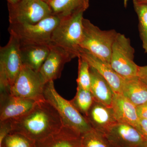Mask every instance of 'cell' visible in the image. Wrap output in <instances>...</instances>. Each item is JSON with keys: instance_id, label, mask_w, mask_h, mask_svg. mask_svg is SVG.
I'll list each match as a JSON object with an SVG mask.
<instances>
[{"instance_id": "6da1fadb", "label": "cell", "mask_w": 147, "mask_h": 147, "mask_svg": "<svg viewBox=\"0 0 147 147\" xmlns=\"http://www.w3.org/2000/svg\"><path fill=\"white\" fill-rule=\"evenodd\" d=\"M10 121V133L23 134L35 142L57 132L64 125L57 111L45 100L37 101L26 114Z\"/></svg>"}, {"instance_id": "7a4b0ae2", "label": "cell", "mask_w": 147, "mask_h": 147, "mask_svg": "<svg viewBox=\"0 0 147 147\" xmlns=\"http://www.w3.org/2000/svg\"><path fill=\"white\" fill-rule=\"evenodd\" d=\"M118 34L115 30H102L84 18L80 47L110 64L112 47Z\"/></svg>"}, {"instance_id": "3957f363", "label": "cell", "mask_w": 147, "mask_h": 147, "mask_svg": "<svg viewBox=\"0 0 147 147\" xmlns=\"http://www.w3.org/2000/svg\"><path fill=\"white\" fill-rule=\"evenodd\" d=\"M43 96L57 111L64 125L70 127L81 136L93 129L85 117L70 101L66 100L58 93L55 89L54 81L45 84Z\"/></svg>"}, {"instance_id": "277c9868", "label": "cell", "mask_w": 147, "mask_h": 147, "mask_svg": "<svg viewBox=\"0 0 147 147\" xmlns=\"http://www.w3.org/2000/svg\"><path fill=\"white\" fill-rule=\"evenodd\" d=\"M60 21L55 15L48 16L34 24H9L8 31L21 45H50L52 33Z\"/></svg>"}, {"instance_id": "5b68a950", "label": "cell", "mask_w": 147, "mask_h": 147, "mask_svg": "<svg viewBox=\"0 0 147 147\" xmlns=\"http://www.w3.org/2000/svg\"><path fill=\"white\" fill-rule=\"evenodd\" d=\"M84 13L60 18L59 24L53 31L51 43L59 46L78 57L80 42L83 34Z\"/></svg>"}, {"instance_id": "8992f818", "label": "cell", "mask_w": 147, "mask_h": 147, "mask_svg": "<svg viewBox=\"0 0 147 147\" xmlns=\"http://www.w3.org/2000/svg\"><path fill=\"white\" fill-rule=\"evenodd\" d=\"M20 44L10 35L5 46L0 47V91L10 92L23 65L20 51Z\"/></svg>"}, {"instance_id": "52a82bcc", "label": "cell", "mask_w": 147, "mask_h": 147, "mask_svg": "<svg viewBox=\"0 0 147 147\" xmlns=\"http://www.w3.org/2000/svg\"><path fill=\"white\" fill-rule=\"evenodd\" d=\"M134 53L129 38L118 33L112 47L110 64L125 80L137 77L139 66L134 61Z\"/></svg>"}, {"instance_id": "ba28073f", "label": "cell", "mask_w": 147, "mask_h": 147, "mask_svg": "<svg viewBox=\"0 0 147 147\" xmlns=\"http://www.w3.org/2000/svg\"><path fill=\"white\" fill-rule=\"evenodd\" d=\"M7 6L9 24H34L52 15L49 5L42 0H20Z\"/></svg>"}, {"instance_id": "9c48e42d", "label": "cell", "mask_w": 147, "mask_h": 147, "mask_svg": "<svg viewBox=\"0 0 147 147\" xmlns=\"http://www.w3.org/2000/svg\"><path fill=\"white\" fill-rule=\"evenodd\" d=\"M45 84L38 72L23 65L20 72L10 89L13 96L36 101L45 100L43 96Z\"/></svg>"}, {"instance_id": "30bf717a", "label": "cell", "mask_w": 147, "mask_h": 147, "mask_svg": "<svg viewBox=\"0 0 147 147\" xmlns=\"http://www.w3.org/2000/svg\"><path fill=\"white\" fill-rule=\"evenodd\" d=\"M50 51L38 73L44 84L60 78L65 65L74 56L59 46L51 43Z\"/></svg>"}, {"instance_id": "8fae6325", "label": "cell", "mask_w": 147, "mask_h": 147, "mask_svg": "<svg viewBox=\"0 0 147 147\" xmlns=\"http://www.w3.org/2000/svg\"><path fill=\"white\" fill-rule=\"evenodd\" d=\"M115 147H146L147 139L137 129L118 123L105 134Z\"/></svg>"}, {"instance_id": "7c38bea8", "label": "cell", "mask_w": 147, "mask_h": 147, "mask_svg": "<svg viewBox=\"0 0 147 147\" xmlns=\"http://www.w3.org/2000/svg\"><path fill=\"white\" fill-rule=\"evenodd\" d=\"M0 92V121L22 117L31 110L37 102L15 97L9 92Z\"/></svg>"}, {"instance_id": "4fadbf2b", "label": "cell", "mask_w": 147, "mask_h": 147, "mask_svg": "<svg viewBox=\"0 0 147 147\" xmlns=\"http://www.w3.org/2000/svg\"><path fill=\"white\" fill-rule=\"evenodd\" d=\"M85 117L93 129L104 134L118 123L112 107L94 100Z\"/></svg>"}, {"instance_id": "5bb4252c", "label": "cell", "mask_w": 147, "mask_h": 147, "mask_svg": "<svg viewBox=\"0 0 147 147\" xmlns=\"http://www.w3.org/2000/svg\"><path fill=\"white\" fill-rule=\"evenodd\" d=\"M82 57L90 66L95 69L110 84L114 93L121 94L125 79L113 69L110 64L100 59L87 50L80 47L78 57Z\"/></svg>"}, {"instance_id": "9a60e30c", "label": "cell", "mask_w": 147, "mask_h": 147, "mask_svg": "<svg viewBox=\"0 0 147 147\" xmlns=\"http://www.w3.org/2000/svg\"><path fill=\"white\" fill-rule=\"evenodd\" d=\"M118 123L138 127L139 118L137 107L121 93H114L112 106Z\"/></svg>"}, {"instance_id": "2e32d148", "label": "cell", "mask_w": 147, "mask_h": 147, "mask_svg": "<svg viewBox=\"0 0 147 147\" xmlns=\"http://www.w3.org/2000/svg\"><path fill=\"white\" fill-rule=\"evenodd\" d=\"M20 54L23 65L38 72L50 53V45H21Z\"/></svg>"}, {"instance_id": "e0dca14e", "label": "cell", "mask_w": 147, "mask_h": 147, "mask_svg": "<svg viewBox=\"0 0 147 147\" xmlns=\"http://www.w3.org/2000/svg\"><path fill=\"white\" fill-rule=\"evenodd\" d=\"M81 137L70 127L63 125L57 132L36 142L35 147H79Z\"/></svg>"}, {"instance_id": "ac0fdd59", "label": "cell", "mask_w": 147, "mask_h": 147, "mask_svg": "<svg viewBox=\"0 0 147 147\" xmlns=\"http://www.w3.org/2000/svg\"><path fill=\"white\" fill-rule=\"evenodd\" d=\"M90 91L94 101L112 106L114 92L106 79L94 67L90 66Z\"/></svg>"}, {"instance_id": "d6986e66", "label": "cell", "mask_w": 147, "mask_h": 147, "mask_svg": "<svg viewBox=\"0 0 147 147\" xmlns=\"http://www.w3.org/2000/svg\"><path fill=\"white\" fill-rule=\"evenodd\" d=\"M53 15L60 18L84 13L89 7V0H53L47 3Z\"/></svg>"}, {"instance_id": "ffe728a7", "label": "cell", "mask_w": 147, "mask_h": 147, "mask_svg": "<svg viewBox=\"0 0 147 147\" xmlns=\"http://www.w3.org/2000/svg\"><path fill=\"white\" fill-rule=\"evenodd\" d=\"M121 94L136 107L147 102V85L138 78L125 80Z\"/></svg>"}, {"instance_id": "44dd1931", "label": "cell", "mask_w": 147, "mask_h": 147, "mask_svg": "<svg viewBox=\"0 0 147 147\" xmlns=\"http://www.w3.org/2000/svg\"><path fill=\"white\" fill-rule=\"evenodd\" d=\"M80 147H115L105 134L92 129L82 134Z\"/></svg>"}, {"instance_id": "7402d4cb", "label": "cell", "mask_w": 147, "mask_h": 147, "mask_svg": "<svg viewBox=\"0 0 147 147\" xmlns=\"http://www.w3.org/2000/svg\"><path fill=\"white\" fill-rule=\"evenodd\" d=\"M133 6L139 20V36L142 42V47L147 54V3L137 2L133 0Z\"/></svg>"}, {"instance_id": "603a6c76", "label": "cell", "mask_w": 147, "mask_h": 147, "mask_svg": "<svg viewBox=\"0 0 147 147\" xmlns=\"http://www.w3.org/2000/svg\"><path fill=\"white\" fill-rule=\"evenodd\" d=\"M70 101L75 108L85 117L92 105L94 99L90 90L77 87L76 95Z\"/></svg>"}, {"instance_id": "cb8c5ba5", "label": "cell", "mask_w": 147, "mask_h": 147, "mask_svg": "<svg viewBox=\"0 0 147 147\" xmlns=\"http://www.w3.org/2000/svg\"><path fill=\"white\" fill-rule=\"evenodd\" d=\"M36 142L23 134L10 133L3 140L0 147H35Z\"/></svg>"}, {"instance_id": "d4e9b609", "label": "cell", "mask_w": 147, "mask_h": 147, "mask_svg": "<svg viewBox=\"0 0 147 147\" xmlns=\"http://www.w3.org/2000/svg\"><path fill=\"white\" fill-rule=\"evenodd\" d=\"M78 75L76 80L77 87L90 90L91 77L89 64L82 57H78Z\"/></svg>"}, {"instance_id": "484cf974", "label": "cell", "mask_w": 147, "mask_h": 147, "mask_svg": "<svg viewBox=\"0 0 147 147\" xmlns=\"http://www.w3.org/2000/svg\"><path fill=\"white\" fill-rule=\"evenodd\" d=\"M11 123L10 120L0 121V144L7 135L11 131Z\"/></svg>"}, {"instance_id": "4316f807", "label": "cell", "mask_w": 147, "mask_h": 147, "mask_svg": "<svg viewBox=\"0 0 147 147\" xmlns=\"http://www.w3.org/2000/svg\"><path fill=\"white\" fill-rule=\"evenodd\" d=\"M137 129L147 139V120L139 118Z\"/></svg>"}, {"instance_id": "83f0119b", "label": "cell", "mask_w": 147, "mask_h": 147, "mask_svg": "<svg viewBox=\"0 0 147 147\" xmlns=\"http://www.w3.org/2000/svg\"><path fill=\"white\" fill-rule=\"evenodd\" d=\"M137 77L147 85V65L143 66H139Z\"/></svg>"}, {"instance_id": "f1b7e54d", "label": "cell", "mask_w": 147, "mask_h": 147, "mask_svg": "<svg viewBox=\"0 0 147 147\" xmlns=\"http://www.w3.org/2000/svg\"><path fill=\"white\" fill-rule=\"evenodd\" d=\"M137 113L139 118L147 120V102L137 107Z\"/></svg>"}, {"instance_id": "f546056e", "label": "cell", "mask_w": 147, "mask_h": 147, "mask_svg": "<svg viewBox=\"0 0 147 147\" xmlns=\"http://www.w3.org/2000/svg\"><path fill=\"white\" fill-rule=\"evenodd\" d=\"M20 1V0H7L8 3L11 4H14Z\"/></svg>"}, {"instance_id": "4dcf8cb0", "label": "cell", "mask_w": 147, "mask_h": 147, "mask_svg": "<svg viewBox=\"0 0 147 147\" xmlns=\"http://www.w3.org/2000/svg\"><path fill=\"white\" fill-rule=\"evenodd\" d=\"M137 2L141 3H147V0H136Z\"/></svg>"}, {"instance_id": "1f68e13d", "label": "cell", "mask_w": 147, "mask_h": 147, "mask_svg": "<svg viewBox=\"0 0 147 147\" xmlns=\"http://www.w3.org/2000/svg\"><path fill=\"white\" fill-rule=\"evenodd\" d=\"M128 0H123V4L124 6L125 7H126L127 6V2H128Z\"/></svg>"}, {"instance_id": "d6a6232c", "label": "cell", "mask_w": 147, "mask_h": 147, "mask_svg": "<svg viewBox=\"0 0 147 147\" xmlns=\"http://www.w3.org/2000/svg\"><path fill=\"white\" fill-rule=\"evenodd\" d=\"M42 1H45V2L47 3L49 2L50 1H53V0H42Z\"/></svg>"}, {"instance_id": "836d02e7", "label": "cell", "mask_w": 147, "mask_h": 147, "mask_svg": "<svg viewBox=\"0 0 147 147\" xmlns=\"http://www.w3.org/2000/svg\"><path fill=\"white\" fill-rule=\"evenodd\" d=\"M146 147H147V146H146Z\"/></svg>"}, {"instance_id": "e575fe53", "label": "cell", "mask_w": 147, "mask_h": 147, "mask_svg": "<svg viewBox=\"0 0 147 147\" xmlns=\"http://www.w3.org/2000/svg\"></svg>"}]
</instances>
